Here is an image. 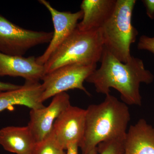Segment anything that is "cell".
Segmentation results:
<instances>
[{"instance_id":"cell-1","label":"cell","mask_w":154,"mask_h":154,"mask_svg":"<svg viewBox=\"0 0 154 154\" xmlns=\"http://www.w3.org/2000/svg\"><path fill=\"white\" fill-rule=\"evenodd\" d=\"M100 62V67L96 69L86 82L94 85L97 93L108 95L110 89L114 88L127 105L141 106L140 84H150L154 79L143 60L132 56L127 62H121L104 47Z\"/></svg>"},{"instance_id":"cell-2","label":"cell","mask_w":154,"mask_h":154,"mask_svg":"<svg viewBox=\"0 0 154 154\" xmlns=\"http://www.w3.org/2000/svg\"><path fill=\"white\" fill-rule=\"evenodd\" d=\"M131 115L127 105L110 94L97 105L86 109L85 127L79 147L82 154H98V146L125 138Z\"/></svg>"},{"instance_id":"cell-3","label":"cell","mask_w":154,"mask_h":154,"mask_svg":"<svg viewBox=\"0 0 154 154\" xmlns=\"http://www.w3.org/2000/svg\"><path fill=\"white\" fill-rule=\"evenodd\" d=\"M104 49L101 29L83 31L76 28L44 65L45 75L68 65L97 64Z\"/></svg>"},{"instance_id":"cell-4","label":"cell","mask_w":154,"mask_h":154,"mask_svg":"<svg viewBox=\"0 0 154 154\" xmlns=\"http://www.w3.org/2000/svg\"><path fill=\"white\" fill-rule=\"evenodd\" d=\"M135 0H116L113 14L101 28L104 47L121 62L131 58L130 48L138 31L131 19Z\"/></svg>"},{"instance_id":"cell-5","label":"cell","mask_w":154,"mask_h":154,"mask_svg":"<svg viewBox=\"0 0 154 154\" xmlns=\"http://www.w3.org/2000/svg\"><path fill=\"white\" fill-rule=\"evenodd\" d=\"M53 32L25 29L0 14V52L7 55L23 56L32 48L50 43Z\"/></svg>"},{"instance_id":"cell-6","label":"cell","mask_w":154,"mask_h":154,"mask_svg":"<svg viewBox=\"0 0 154 154\" xmlns=\"http://www.w3.org/2000/svg\"><path fill=\"white\" fill-rule=\"evenodd\" d=\"M97 64H73L61 67L44 76L42 84L43 102L52 96L72 89H79L88 96L91 94L83 84L96 69Z\"/></svg>"},{"instance_id":"cell-7","label":"cell","mask_w":154,"mask_h":154,"mask_svg":"<svg viewBox=\"0 0 154 154\" xmlns=\"http://www.w3.org/2000/svg\"><path fill=\"white\" fill-rule=\"evenodd\" d=\"M86 109L70 105L55 120L52 131L64 150L72 143L82 141L85 127Z\"/></svg>"},{"instance_id":"cell-8","label":"cell","mask_w":154,"mask_h":154,"mask_svg":"<svg viewBox=\"0 0 154 154\" xmlns=\"http://www.w3.org/2000/svg\"><path fill=\"white\" fill-rule=\"evenodd\" d=\"M70 105V96L66 92H63L54 96L48 107L30 110L28 126L36 143L50 134L57 119Z\"/></svg>"},{"instance_id":"cell-9","label":"cell","mask_w":154,"mask_h":154,"mask_svg":"<svg viewBox=\"0 0 154 154\" xmlns=\"http://www.w3.org/2000/svg\"><path fill=\"white\" fill-rule=\"evenodd\" d=\"M49 11L51 15L54 31L51 41L43 54L36 57L37 63L44 65L56 50L62 44L77 28L78 21L82 19V11L76 13L60 12L57 10L45 0L38 1Z\"/></svg>"},{"instance_id":"cell-10","label":"cell","mask_w":154,"mask_h":154,"mask_svg":"<svg viewBox=\"0 0 154 154\" xmlns=\"http://www.w3.org/2000/svg\"><path fill=\"white\" fill-rule=\"evenodd\" d=\"M45 75L44 65L38 64L34 56L25 57L0 52V76L20 77L25 81L39 82Z\"/></svg>"},{"instance_id":"cell-11","label":"cell","mask_w":154,"mask_h":154,"mask_svg":"<svg viewBox=\"0 0 154 154\" xmlns=\"http://www.w3.org/2000/svg\"><path fill=\"white\" fill-rule=\"evenodd\" d=\"M42 92L39 82L28 81L18 89L0 92V112L15 105H23L31 110L43 108Z\"/></svg>"},{"instance_id":"cell-12","label":"cell","mask_w":154,"mask_h":154,"mask_svg":"<svg viewBox=\"0 0 154 154\" xmlns=\"http://www.w3.org/2000/svg\"><path fill=\"white\" fill-rule=\"evenodd\" d=\"M116 0H84L81 5L83 16L77 28L86 31L101 29L113 14Z\"/></svg>"},{"instance_id":"cell-13","label":"cell","mask_w":154,"mask_h":154,"mask_svg":"<svg viewBox=\"0 0 154 154\" xmlns=\"http://www.w3.org/2000/svg\"><path fill=\"white\" fill-rule=\"evenodd\" d=\"M124 154H154V127L141 119L130 127L124 140Z\"/></svg>"},{"instance_id":"cell-14","label":"cell","mask_w":154,"mask_h":154,"mask_svg":"<svg viewBox=\"0 0 154 154\" xmlns=\"http://www.w3.org/2000/svg\"><path fill=\"white\" fill-rule=\"evenodd\" d=\"M36 143L29 127L10 126L0 130V145L16 154H32Z\"/></svg>"},{"instance_id":"cell-15","label":"cell","mask_w":154,"mask_h":154,"mask_svg":"<svg viewBox=\"0 0 154 154\" xmlns=\"http://www.w3.org/2000/svg\"><path fill=\"white\" fill-rule=\"evenodd\" d=\"M52 131L41 141L35 145L32 154H66Z\"/></svg>"},{"instance_id":"cell-16","label":"cell","mask_w":154,"mask_h":154,"mask_svg":"<svg viewBox=\"0 0 154 154\" xmlns=\"http://www.w3.org/2000/svg\"><path fill=\"white\" fill-rule=\"evenodd\" d=\"M125 139L113 140L100 144L98 146V153L99 154H124Z\"/></svg>"},{"instance_id":"cell-17","label":"cell","mask_w":154,"mask_h":154,"mask_svg":"<svg viewBox=\"0 0 154 154\" xmlns=\"http://www.w3.org/2000/svg\"><path fill=\"white\" fill-rule=\"evenodd\" d=\"M137 48L140 50L147 51L154 54V36H141L138 43Z\"/></svg>"},{"instance_id":"cell-18","label":"cell","mask_w":154,"mask_h":154,"mask_svg":"<svg viewBox=\"0 0 154 154\" xmlns=\"http://www.w3.org/2000/svg\"><path fill=\"white\" fill-rule=\"evenodd\" d=\"M144 5L145 7L146 13L148 17L151 19H154V0H143Z\"/></svg>"},{"instance_id":"cell-19","label":"cell","mask_w":154,"mask_h":154,"mask_svg":"<svg viewBox=\"0 0 154 154\" xmlns=\"http://www.w3.org/2000/svg\"><path fill=\"white\" fill-rule=\"evenodd\" d=\"M21 85H14L9 83H5L0 82V92H4L15 90L21 87Z\"/></svg>"},{"instance_id":"cell-20","label":"cell","mask_w":154,"mask_h":154,"mask_svg":"<svg viewBox=\"0 0 154 154\" xmlns=\"http://www.w3.org/2000/svg\"><path fill=\"white\" fill-rule=\"evenodd\" d=\"M79 145L77 143L71 144L66 149L67 152L66 154H78Z\"/></svg>"}]
</instances>
